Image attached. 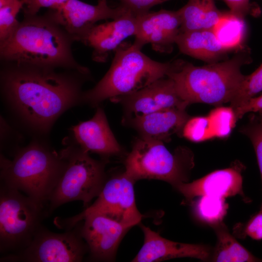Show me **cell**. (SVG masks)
I'll use <instances>...</instances> for the list:
<instances>
[{
	"mask_svg": "<svg viewBox=\"0 0 262 262\" xmlns=\"http://www.w3.org/2000/svg\"><path fill=\"white\" fill-rule=\"evenodd\" d=\"M3 95L12 110L33 131L48 132L64 112L82 102V80L88 73L58 67L5 62Z\"/></svg>",
	"mask_w": 262,
	"mask_h": 262,
	"instance_id": "6da1fadb",
	"label": "cell"
},
{
	"mask_svg": "<svg viewBox=\"0 0 262 262\" xmlns=\"http://www.w3.org/2000/svg\"><path fill=\"white\" fill-rule=\"evenodd\" d=\"M73 38L48 12L24 15L23 19L0 41V56L5 62L63 68L89 73L72 51Z\"/></svg>",
	"mask_w": 262,
	"mask_h": 262,
	"instance_id": "7a4b0ae2",
	"label": "cell"
},
{
	"mask_svg": "<svg viewBox=\"0 0 262 262\" xmlns=\"http://www.w3.org/2000/svg\"><path fill=\"white\" fill-rule=\"evenodd\" d=\"M249 52L245 47L230 59L201 66L177 60L167 76L188 105L202 103L219 106L230 103L237 92L245 76L241 67L251 60Z\"/></svg>",
	"mask_w": 262,
	"mask_h": 262,
	"instance_id": "3957f363",
	"label": "cell"
},
{
	"mask_svg": "<svg viewBox=\"0 0 262 262\" xmlns=\"http://www.w3.org/2000/svg\"><path fill=\"white\" fill-rule=\"evenodd\" d=\"M65 166L60 152L34 141L15 151L11 160L1 156L0 184L23 192L47 208Z\"/></svg>",
	"mask_w": 262,
	"mask_h": 262,
	"instance_id": "277c9868",
	"label": "cell"
},
{
	"mask_svg": "<svg viewBox=\"0 0 262 262\" xmlns=\"http://www.w3.org/2000/svg\"><path fill=\"white\" fill-rule=\"evenodd\" d=\"M115 51L110 68L93 88L83 92L82 102L96 106L107 99L137 92L167 76L175 65V61L152 60L133 44Z\"/></svg>",
	"mask_w": 262,
	"mask_h": 262,
	"instance_id": "5b68a950",
	"label": "cell"
},
{
	"mask_svg": "<svg viewBox=\"0 0 262 262\" xmlns=\"http://www.w3.org/2000/svg\"><path fill=\"white\" fill-rule=\"evenodd\" d=\"M59 152L65 166L47 204L49 214L62 205L76 200L82 201L87 207L98 196L107 179L106 159L95 160L76 144Z\"/></svg>",
	"mask_w": 262,
	"mask_h": 262,
	"instance_id": "8992f818",
	"label": "cell"
},
{
	"mask_svg": "<svg viewBox=\"0 0 262 262\" xmlns=\"http://www.w3.org/2000/svg\"><path fill=\"white\" fill-rule=\"evenodd\" d=\"M164 143L141 136L136 139L125 161L126 174L135 182L141 179L158 180L175 188L187 182L194 165L193 154L183 147L172 153Z\"/></svg>",
	"mask_w": 262,
	"mask_h": 262,
	"instance_id": "52a82bcc",
	"label": "cell"
},
{
	"mask_svg": "<svg viewBox=\"0 0 262 262\" xmlns=\"http://www.w3.org/2000/svg\"><path fill=\"white\" fill-rule=\"evenodd\" d=\"M49 215L43 204L0 184V253L16 254L25 249Z\"/></svg>",
	"mask_w": 262,
	"mask_h": 262,
	"instance_id": "ba28073f",
	"label": "cell"
},
{
	"mask_svg": "<svg viewBox=\"0 0 262 262\" xmlns=\"http://www.w3.org/2000/svg\"><path fill=\"white\" fill-rule=\"evenodd\" d=\"M79 223L74 226V229L62 233L52 232L42 225L25 249L17 253L2 256L0 261L82 262L89 250L82 236V225Z\"/></svg>",
	"mask_w": 262,
	"mask_h": 262,
	"instance_id": "9c48e42d",
	"label": "cell"
},
{
	"mask_svg": "<svg viewBox=\"0 0 262 262\" xmlns=\"http://www.w3.org/2000/svg\"><path fill=\"white\" fill-rule=\"evenodd\" d=\"M135 181L125 172L112 176L105 180L96 201L82 213L106 215L130 228L139 224L143 215L137 208L133 184Z\"/></svg>",
	"mask_w": 262,
	"mask_h": 262,
	"instance_id": "30bf717a",
	"label": "cell"
},
{
	"mask_svg": "<svg viewBox=\"0 0 262 262\" xmlns=\"http://www.w3.org/2000/svg\"><path fill=\"white\" fill-rule=\"evenodd\" d=\"M82 220L81 234L88 246L90 259L104 262L114 260L121 241L131 228L98 213L75 216L67 219L61 226L70 229Z\"/></svg>",
	"mask_w": 262,
	"mask_h": 262,
	"instance_id": "8fae6325",
	"label": "cell"
},
{
	"mask_svg": "<svg viewBox=\"0 0 262 262\" xmlns=\"http://www.w3.org/2000/svg\"><path fill=\"white\" fill-rule=\"evenodd\" d=\"M127 10L122 5L111 8L107 0L98 2L97 5H94L80 0H67L60 8L49 9L47 12L75 41L82 42L97 22L115 19Z\"/></svg>",
	"mask_w": 262,
	"mask_h": 262,
	"instance_id": "7c38bea8",
	"label": "cell"
},
{
	"mask_svg": "<svg viewBox=\"0 0 262 262\" xmlns=\"http://www.w3.org/2000/svg\"><path fill=\"white\" fill-rule=\"evenodd\" d=\"M111 100L122 104L126 110V117L164 109H186L188 106L179 95L173 81L168 76L161 78L137 92Z\"/></svg>",
	"mask_w": 262,
	"mask_h": 262,
	"instance_id": "4fadbf2b",
	"label": "cell"
},
{
	"mask_svg": "<svg viewBox=\"0 0 262 262\" xmlns=\"http://www.w3.org/2000/svg\"><path fill=\"white\" fill-rule=\"evenodd\" d=\"M136 16V30L133 44L140 48L150 44L153 49L170 52L181 32V19L177 11L161 9Z\"/></svg>",
	"mask_w": 262,
	"mask_h": 262,
	"instance_id": "5bb4252c",
	"label": "cell"
},
{
	"mask_svg": "<svg viewBox=\"0 0 262 262\" xmlns=\"http://www.w3.org/2000/svg\"><path fill=\"white\" fill-rule=\"evenodd\" d=\"M71 131L76 144L87 152L104 158L124 153L109 125L103 110L98 107L92 118L73 126Z\"/></svg>",
	"mask_w": 262,
	"mask_h": 262,
	"instance_id": "9a60e30c",
	"label": "cell"
},
{
	"mask_svg": "<svg viewBox=\"0 0 262 262\" xmlns=\"http://www.w3.org/2000/svg\"><path fill=\"white\" fill-rule=\"evenodd\" d=\"M94 26L82 42L93 49V59L104 62L108 53L115 50L127 38L134 36L136 16L129 10L122 15Z\"/></svg>",
	"mask_w": 262,
	"mask_h": 262,
	"instance_id": "2e32d148",
	"label": "cell"
},
{
	"mask_svg": "<svg viewBox=\"0 0 262 262\" xmlns=\"http://www.w3.org/2000/svg\"><path fill=\"white\" fill-rule=\"evenodd\" d=\"M140 227L144 233V242L132 262H159L182 257L206 260L210 256V248L205 245L172 241L144 225L141 224Z\"/></svg>",
	"mask_w": 262,
	"mask_h": 262,
	"instance_id": "e0dca14e",
	"label": "cell"
},
{
	"mask_svg": "<svg viewBox=\"0 0 262 262\" xmlns=\"http://www.w3.org/2000/svg\"><path fill=\"white\" fill-rule=\"evenodd\" d=\"M242 166L214 171L191 182H184L176 188L188 201L202 196H212L224 198L237 195L244 196Z\"/></svg>",
	"mask_w": 262,
	"mask_h": 262,
	"instance_id": "ac0fdd59",
	"label": "cell"
},
{
	"mask_svg": "<svg viewBox=\"0 0 262 262\" xmlns=\"http://www.w3.org/2000/svg\"><path fill=\"white\" fill-rule=\"evenodd\" d=\"M190 116L186 109H164L140 116L124 119L140 136L162 141L169 142L171 136L181 134L182 128Z\"/></svg>",
	"mask_w": 262,
	"mask_h": 262,
	"instance_id": "d6986e66",
	"label": "cell"
},
{
	"mask_svg": "<svg viewBox=\"0 0 262 262\" xmlns=\"http://www.w3.org/2000/svg\"><path fill=\"white\" fill-rule=\"evenodd\" d=\"M175 44L181 53L209 64L218 62L230 51L220 42L213 29L180 32Z\"/></svg>",
	"mask_w": 262,
	"mask_h": 262,
	"instance_id": "ffe728a7",
	"label": "cell"
},
{
	"mask_svg": "<svg viewBox=\"0 0 262 262\" xmlns=\"http://www.w3.org/2000/svg\"><path fill=\"white\" fill-rule=\"evenodd\" d=\"M181 19V32L213 29L225 12L219 11L214 0H188L178 10Z\"/></svg>",
	"mask_w": 262,
	"mask_h": 262,
	"instance_id": "44dd1931",
	"label": "cell"
},
{
	"mask_svg": "<svg viewBox=\"0 0 262 262\" xmlns=\"http://www.w3.org/2000/svg\"><path fill=\"white\" fill-rule=\"evenodd\" d=\"M217 236V244L212 260L216 262H254L261 260L241 245L229 233L223 222L213 226Z\"/></svg>",
	"mask_w": 262,
	"mask_h": 262,
	"instance_id": "7402d4cb",
	"label": "cell"
},
{
	"mask_svg": "<svg viewBox=\"0 0 262 262\" xmlns=\"http://www.w3.org/2000/svg\"><path fill=\"white\" fill-rule=\"evenodd\" d=\"M213 30L220 42L229 51L245 47L243 43L246 29L244 19L235 16L229 11L225 12Z\"/></svg>",
	"mask_w": 262,
	"mask_h": 262,
	"instance_id": "603a6c76",
	"label": "cell"
},
{
	"mask_svg": "<svg viewBox=\"0 0 262 262\" xmlns=\"http://www.w3.org/2000/svg\"><path fill=\"white\" fill-rule=\"evenodd\" d=\"M228 209L225 198L219 196H200L193 203L195 216L212 226L222 222Z\"/></svg>",
	"mask_w": 262,
	"mask_h": 262,
	"instance_id": "cb8c5ba5",
	"label": "cell"
},
{
	"mask_svg": "<svg viewBox=\"0 0 262 262\" xmlns=\"http://www.w3.org/2000/svg\"><path fill=\"white\" fill-rule=\"evenodd\" d=\"M262 91V64L253 72L245 75L235 96L230 102L234 111Z\"/></svg>",
	"mask_w": 262,
	"mask_h": 262,
	"instance_id": "d4e9b609",
	"label": "cell"
},
{
	"mask_svg": "<svg viewBox=\"0 0 262 262\" xmlns=\"http://www.w3.org/2000/svg\"><path fill=\"white\" fill-rule=\"evenodd\" d=\"M26 0H0V41L6 39L16 28V16Z\"/></svg>",
	"mask_w": 262,
	"mask_h": 262,
	"instance_id": "484cf974",
	"label": "cell"
},
{
	"mask_svg": "<svg viewBox=\"0 0 262 262\" xmlns=\"http://www.w3.org/2000/svg\"><path fill=\"white\" fill-rule=\"evenodd\" d=\"M213 137L224 138L230 133L237 121L230 107H218L207 116Z\"/></svg>",
	"mask_w": 262,
	"mask_h": 262,
	"instance_id": "4316f807",
	"label": "cell"
},
{
	"mask_svg": "<svg viewBox=\"0 0 262 262\" xmlns=\"http://www.w3.org/2000/svg\"><path fill=\"white\" fill-rule=\"evenodd\" d=\"M240 131L248 137L253 145L262 181V112L253 114L248 122L240 128ZM259 211L262 212V201Z\"/></svg>",
	"mask_w": 262,
	"mask_h": 262,
	"instance_id": "83f0119b",
	"label": "cell"
},
{
	"mask_svg": "<svg viewBox=\"0 0 262 262\" xmlns=\"http://www.w3.org/2000/svg\"><path fill=\"white\" fill-rule=\"evenodd\" d=\"M181 135L194 142L213 137L208 116L190 117L182 128Z\"/></svg>",
	"mask_w": 262,
	"mask_h": 262,
	"instance_id": "f1b7e54d",
	"label": "cell"
},
{
	"mask_svg": "<svg viewBox=\"0 0 262 262\" xmlns=\"http://www.w3.org/2000/svg\"><path fill=\"white\" fill-rule=\"evenodd\" d=\"M229 12L235 16L244 19L248 15H257L259 10L250 3V0H224Z\"/></svg>",
	"mask_w": 262,
	"mask_h": 262,
	"instance_id": "f546056e",
	"label": "cell"
},
{
	"mask_svg": "<svg viewBox=\"0 0 262 262\" xmlns=\"http://www.w3.org/2000/svg\"><path fill=\"white\" fill-rule=\"evenodd\" d=\"M67 0H26L23 10L24 15L37 14L42 8L56 9L60 8Z\"/></svg>",
	"mask_w": 262,
	"mask_h": 262,
	"instance_id": "4dcf8cb0",
	"label": "cell"
},
{
	"mask_svg": "<svg viewBox=\"0 0 262 262\" xmlns=\"http://www.w3.org/2000/svg\"><path fill=\"white\" fill-rule=\"evenodd\" d=\"M121 5L137 16L149 11V9L157 4L169 0H118Z\"/></svg>",
	"mask_w": 262,
	"mask_h": 262,
	"instance_id": "1f68e13d",
	"label": "cell"
},
{
	"mask_svg": "<svg viewBox=\"0 0 262 262\" xmlns=\"http://www.w3.org/2000/svg\"><path fill=\"white\" fill-rule=\"evenodd\" d=\"M244 233L255 240L262 239V212L259 211L249 220Z\"/></svg>",
	"mask_w": 262,
	"mask_h": 262,
	"instance_id": "d6a6232c",
	"label": "cell"
},
{
	"mask_svg": "<svg viewBox=\"0 0 262 262\" xmlns=\"http://www.w3.org/2000/svg\"><path fill=\"white\" fill-rule=\"evenodd\" d=\"M233 111L237 121L248 113L262 112V95L252 98Z\"/></svg>",
	"mask_w": 262,
	"mask_h": 262,
	"instance_id": "836d02e7",
	"label": "cell"
},
{
	"mask_svg": "<svg viewBox=\"0 0 262 262\" xmlns=\"http://www.w3.org/2000/svg\"><path fill=\"white\" fill-rule=\"evenodd\" d=\"M105 0H98V2L105 1Z\"/></svg>",
	"mask_w": 262,
	"mask_h": 262,
	"instance_id": "e575fe53",
	"label": "cell"
}]
</instances>
